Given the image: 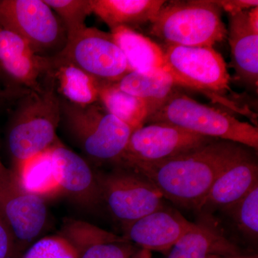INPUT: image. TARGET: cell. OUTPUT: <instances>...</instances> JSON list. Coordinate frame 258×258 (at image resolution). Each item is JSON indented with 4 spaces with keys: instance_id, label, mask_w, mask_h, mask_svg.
Segmentation results:
<instances>
[{
    "instance_id": "6da1fadb",
    "label": "cell",
    "mask_w": 258,
    "mask_h": 258,
    "mask_svg": "<svg viewBox=\"0 0 258 258\" xmlns=\"http://www.w3.org/2000/svg\"><path fill=\"white\" fill-rule=\"evenodd\" d=\"M249 148L215 139L195 150L166 160L139 164L137 171L180 208L196 210L224 171L249 154Z\"/></svg>"
},
{
    "instance_id": "7a4b0ae2",
    "label": "cell",
    "mask_w": 258,
    "mask_h": 258,
    "mask_svg": "<svg viewBox=\"0 0 258 258\" xmlns=\"http://www.w3.org/2000/svg\"><path fill=\"white\" fill-rule=\"evenodd\" d=\"M16 102L7 130L6 143L14 168L52 149L59 138L60 102L50 88L31 92Z\"/></svg>"
},
{
    "instance_id": "3957f363",
    "label": "cell",
    "mask_w": 258,
    "mask_h": 258,
    "mask_svg": "<svg viewBox=\"0 0 258 258\" xmlns=\"http://www.w3.org/2000/svg\"><path fill=\"white\" fill-rule=\"evenodd\" d=\"M60 102V123L83 154L96 162L118 165L134 131L99 101L84 106Z\"/></svg>"
},
{
    "instance_id": "277c9868",
    "label": "cell",
    "mask_w": 258,
    "mask_h": 258,
    "mask_svg": "<svg viewBox=\"0 0 258 258\" xmlns=\"http://www.w3.org/2000/svg\"><path fill=\"white\" fill-rule=\"evenodd\" d=\"M146 123H167L203 137L258 149L257 126L175 91Z\"/></svg>"
},
{
    "instance_id": "5b68a950",
    "label": "cell",
    "mask_w": 258,
    "mask_h": 258,
    "mask_svg": "<svg viewBox=\"0 0 258 258\" xmlns=\"http://www.w3.org/2000/svg\"><path fill=\"white\" fill-rule=\"evenodd\" d=\"M150 24V33L167 44L213 47L227 37L222 9L216 1H171Z\"/></svg>"
},
{
    "instance_id": "8992f818",
    "label": "cell",
    "mask_w": 258,
    "mask_h": 258,
    "mask_svg": "<svg viewBox=\"0 0 258 258\" xmlns=\"http://www.w3.org/2000/svg\"><path fill=\"white\" fill-rule=\"evenodd\" d=\"M0 28L18 35L42 57L57 55L68 40L63 24L44 0H0Z\"/></svg>"
},
{
    "instance_id": "52a82bcc",
    "label": "cell",
    "mask_w": 258,
    "mask_h": 258,
    "mask_svg": "<svg viewBox=\"0 0 258 258\" xmlns=\"http://www.w3.org/2000/svg\"><path fill=\"white\" fill-rule=\"evenodd\" d=\"M96 174L101 204L122 227L164 207V197L155 185L137 171L115 166L111 171Z\"/></svg>"
},
{
    "instance_id": "ba28073f",
    "label": "cell",
    "mask_w": 258,
    "mask_h": 258,
    "mask_svg": "<svg viewBox=\"0 0 258 258\" xmlns=\"http://www.w3.org/2000/svg\"><path fill=\"white\" fill-rule=\"evenodd\" d=\"M163 69L176 86L198 91L221 100L231 91L230 76L223 57L213 47L168 45Z\"/></svg>"
},
{
    "instance_id": "9c48e42d",
    "label": "cell",
    "mask_w": 258,
    "mask_h": 258,
    "mask_svg": "<svg viewBox=\"0 0 258 258\" xmlns=\"http://www.w3.org/2000/svg\"><path fill=\"white\" fill-rule=\"evenodd\" d=\"M0 214L9 226L16 244V257L23 255L47 228L48 210L45 200L20 186L13 171L0 161Z\"/></svg>"
},
{
    "instance_id": "30bf717a",
    "label": "cell",
    "mask_w": 258,
    "mask_h": 258,
    "mask_svg": "<svg viewBox=\"0 0 258 258\" xmlns=\"http://www.w3.org/2000/svg\"><path fill=\"white\" fill-rule=\"evenodd\" d=\"M59 55L77 66L100 85L119 81L132 72L124 54L111 32L86 28L68 37Z\"/></svg>"
},
{
    "instance_id": "8fae6325",
    "label": "cell",
    "mask_w": 258,
    "mask_h": 258,
    "mask_svg": "<svg viewBox=\"0 0 258 258\" xmlns=\"http://www.w3.org/2000/svg\"><path fill=\"white\" fill-rule=\"evenodd\" d=\"M47 57L34 53L23 39L0 28V98L17 101L45 89Z\"/></svg>"
},
{
    "instance_id": "7c38bea8",
    "label": "cell",
    "mask_w": 258,
    "mask_h": 258,
    "mask_svg": "<svg viewBox=\"0 0 258 258\" xmlns=\"http://www.w3.org/2000/svg\"><path fill=\"white\" fill-rule=\"evenodd\" d=\"M215 139L167 123H150L134 131L116 166L132 168L166 160L195 150Z\"/></svg>"
},
{
    "instance_id": "4fadbf2b",
    "label": "cell",
    "mask_w": 258,
    "mask_h": 258,
    "mask_svg": "<svg viewBox=\"0 0 258 258\" xmlns=\"http://www.w3.org/2000/svg\"><path fill=\"white\" fill-rule=\"evenodd\" d=\"M195 227L177 210L164 208L122 227L123 237L140 249L167 254L185 234Z\"/></svg>"
},
{
    "instance_id": "5bb4252c",
    "label": "cell",
    "mask_w": 258,
    "mask_h": 258,
    "mask_svg": "<svg viewBox=\"0 0 258 258\" xmlns=\"http://www.w3.org/2000/svg\"><path fill=\"white\" fill-rule=\"evenodd\" d=\"M51 154L62 195L84 208L101 205L96 174L87 161L60 141L51 149Z\"/></svg>"
},
{
    "instance_id": "9a60e30c",
    "label": "cell",
    "mask_w": 258,
    "mask_h": 258,
    "mask_svg": "<svg viewBox=\"0 0 258 258\" xmlns=\"http://www.w3.org/2000/svg\"><path fill=\"white\" fill-rule=\"evenodd\" d=\"M77 249L80 258H133L139 249L123 236L82 220H64L60 233Z\"/></svg>"
},
{
    "instance_id": "2e32d148",
    "label": "cell",
    "mask_w": 258,
    "mask_h": 258,
    "mask_svg": "<svg viewBox=\"0 0 258 258\" xmlns=\"http://www.w3.org/2000/svg\"><path fill=\"white\" fill-rule=\"evenodd\" d=\"M100 86L59 54L47 57L45 87L52 90L59 101L76 106L93 104L98 101Z\"/></svg>"
},
{
    "instance_id": "e0dca14e",
    "label": "cell",
    "mask_w": 258,
    "mask_h": 258,
    "mask_svg": "<svg viewBox=\"0 0 258 258\" xmlns=\"http://www.w3.org/2000/svg\"><path fill=\"white\" fill-rule=\"evenodd\" d=\"M257 184V163L249 153L217 178L195 211L198 215L222 211L245 196Z\"/></svg>"
},
{
    "instance_id": "ac0fdd59",
    "label": "cell",
    "mask_w": 258,
    "mask_h": 258,
    "mask_svg": "<svg viewBox=\"0 0 258 258\" xmlns=\"http://www.w3.org/2000/svg\"><path fill=\"white\" fill-rule=\"evenodd\" d=\"M241 254L240 248L226 237L213 215L199 214L195 227L176 242L166 258H207L210 254Z\"/></svg>"
},
{
    "instance_id": "d6986e66",
    "label": "cell",
    "mask_w": 258,
    "mask_h": 258,
    "mask_svg": "<svg viewBox=\"0 0 258 258\" xmlns=\"http://www.w3.org/2000/svg\"><path fill=\"white\" fill-rule=\"evenodd\" d=\"M249 10L229 15L227 37L232 66L237 78L257 90L258 25L251 21Z\"/></svg>"
},
{
    "instance_id": "ffe728a7",
    "label": "cell",
    "mask_w": 258,
    "mask_h": 258,
    "mask_svg": "<svg viewBox=\"0 0 258 258\" xmlns=\"http://www.w3.org/2000/svg\"><path fill=\"white\" fill-rule=\"evenodd\" d=\"M163 0H91L92 13L111 30L135 28L152 23L163 5Z\"/></svg>"
},
{
    "instance_id": "44dd1931",
    "label": "cell",
    "mask_w": 258,
    "mask_h": 258,
    "mask_svg": "<svg viewBox=\"0 0 258 258\" xmlns=\"http://www.w3.org/2000/svg\"><path fill=\"white\" fill-rule=\"evenodd\" d=\"M115 85L121 91L143 101L149 118L164 105L176 86L170 75L163 69L146 72L132 71Z\"/></svg>"
},
{
    "instance_id": "7402d4cb",
    "label": "cell",
    "mask_w": 258,
    "mask_h": 258,
    "mask_svg": "<svg viewBox=\"0 0 258 258\" xmlns=\"http://www.w3.org/2000/svg\"><path fill=\"white\" fill-rule=\"evenodd\" d=\"M11 169L20 186L28 192L45 201L62 195L56 179L51 149Z\"/></svg>"
},
{
    "instance_id": "603a6c76",
    "label": "cell",
    "mask_w": 258,
    "mask_h": 258,
    "mask_svg": "<svg viewBox=\"0 0 258 258\" xmlns=\"http://www.w3.org/2000/svg\"><path fill=\"white\" fill-rule=\"evenodd\" d=\"M111 33L132 71L146 72L164 68V50L149 37L124 27L114 29Z\"/></svg>"
},
{
    "instance_id": "cb8c5ba5",
    "label": "cell",
    "mask_w": 258,
    "mask_h": 258,
    "mask_svg": "<svg viewBox=\"0 0 258 258\" xmlns=\"http://www.w3.org/2000/svg\"><path fill=\"white\" fill-rule=\"evenodd\" d=\"M98 101L108 113L133 131L143 126L149 118L145 103L121 91L115 83L100 86Z\"/></svg>"
},
{
    "instance_id": "d4e9b609",
    "label": "cell",
    "mask_w": 258,
    "mask_h": 258,
    "mask_svg": "<svg viewBox=\"0 0 258 258\" xmlns=\"http://www.w3.org/2000/svg\"><path fill=\"white\" fill-rule=\"evenodd\" d=\"M234 222L237 230L249 240L258 237V184L245 196L222 210Z\"/></svg>"
},
{
    "instance_id": "484cf974",
    "label": "cell",
    "mask_w": 258,
    "mask_h": 258,
    "mask_svg": "<svg viewBox=\"0 0 258 258\" xmlns=\"http://www.w3.org/2000/svg\"><path fill=\"white\" fill-rule=\"evenodd\" d=\"M63 24L68 37L86 28V19L92 13L91 0H44Z\"/></svg>"
},
{
    "instance_id": "4316f807",
    "label": "cell",
    "mask_w": 258,
    "mask_h": 258,
    "mask_svg": "<svg viewBox=\"0 0 258 258\" xmlns=\"http://www.w3.org/2000/svg\"><path fill=\"white\" fill-rule=\"evenodd\" d=\"M20 258H80L77 249L66 237L47 236L37 240Z\"/></svg>"
},
{
    "instance_id": "83f0119b",
    "label": "cell",
    "mask_w": 258,
    "mask_h": 258,
    "mask_svg": "<svg viewBox=\"0 0 258 258\" xmlns=\"http://www.w3.org/2000/svg\"><path fill=\"white\" fill-rule=\"evenodd\" d=\"M0 258H17L13 232L0 214Z\"/></svg>"
},
{
    "instance_id": "f1b7e54d",
    "label": "cell",
    "mask_w": 258,
    "mask_h": 258,
    "mask_svg": "<svg viewBox=\"0 0 258 258\" xmlns=\"http://www.w3.org/2000/svg\"><path fill=\"white\" fill-rule=\"evenodd\" d=\"M216 3L222 10H225L229 15L245 11L258 6L257 0H225L216 1Z\"/></svg>"
},
{
    "instance_id": "f546056e",
    "label": "cell",
    "mask_w": 258,
    "mask_h": 258,
    "mask_svg": "<svg viewBox=\"0 0 258 258\" xmlns=\"http://www.w3.org/2000/svg\"><path fill=\"white\" fill-rule=\"evenodd\" d=\"M207 258H258L257 254H238L235 256H222L218 254H210Z\"/></svg>"
},
{
    "instance_id": "4dcf8cb0",
    "label": "cell",
    "mask_w": 258,
    "mask_h": 258,
    "mask_svg": "<svg viewBox=\"0 0 258 258\" xmlns=\"http://www.w3.org/2000/svg\"><path fill=\"white\" fill-rule=\"evenodd\" d=\"M133 258H152V252L144 249H139Z\"/></svg>"
},
{
    "instance_id": "1f68e13d",
    "label": "cell",
    "mask_w": 258,
    "mask_h": 258,
    "mask_svg": "<svg viewBox=\"0 0 258 258\" xmlns=\"http://www.w3.org/2000/svg\"><path fill=\"white\" fill-rule=\"evenodd\" d=\"M0 101H1V98H0Z\"/></svg>"
},
{
    "instance_id": "d6a6232c",
    "label": "cell",
    "mask_w": 258,
    "mask_h": 258,
    "mask_svg": "<svg viewBox=\"0 0 258 258\" xmlns=\"http://www.w3.org/2000/svg\"><path fill=\"white\" fill-rule=\"evenodd\" d=\"M0 161H1V159H0Z\"/></svg>"
}]
</instances>
